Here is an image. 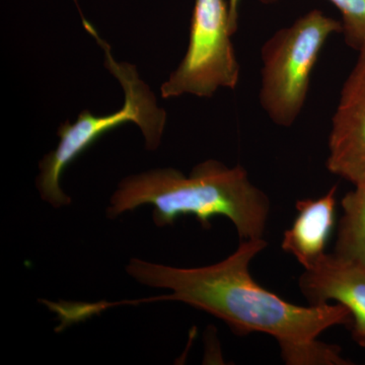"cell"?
Listing matches in <instances>:
<instances>
[{"label": "cell", "instance_id": "4", "mask_svg": "<svg viewBox=\"0 0 365 365\" xmlns=\"http://www.w3.org/2000/svg\"><path fill=\"white\" fill-rule=\"evenodd\" d=\"M342 21L319 9L280 29L262 46V109L280 127H292L304 109L312 72L327 40L342 34Z\"/></svg>", "mask_w": 365, "mask_h": 365}, {"label": "cell", "instance_id": "5", "mask_svg": "<svg viewBox=\"0 0 365 365\" xmlns=\"http://www.w3.org/2000/svg\"><path fill=\"white\" fill-rule=\"evenodd\" d=\"M232 37L225 0H195L188 49L176 71L163 83L162 97L211 98L220 88L235 90L241 67Z\"/></svg>", "mask_w": 365, "mask_h": 365}, {"label": "cell", "instance_id": "8", "mask_svg": "<svg viewBox=\"0 0 365 365\" xmlns=\"http://www.w3.org/2000/svg\"><path fill=\"white\" fill-rule=\"evenodd\" d=\"M333 186L317 199H302L295 203L297 215L283 235L281 248L294 256L304 269L313 267L326 254V247L335 227L336 193Z\"/></svg>", "mask_w": 365, "mask_h": 365}, {"label": "cell", "instance_id": "12", "mask_svg": "<svg viewBox=\"0 0 365 365\" xmlns=\"http://www.w3.org/2000/svg\"><path fill=\"white\" fill-rule=\"evenodd\" d=\"M359 345L361 346L362 348L365 349V342L359 343Z\"/></svg>", "mask_w": 365, "mask_h": 365}, {"label": "cell", "instance_id": "10", "mask_svg": "<svg viewBox=\"0 0 365 365\" xmlns=\"http://www.w3.org/2000/svg\"><path fill=\"white\" fill-rule=\"evenodd\" d=\"M270 4L277 0H259ZM342 16L343 36L346 45L359 52L365 46V0H328Z\"/></svg>", "mask_w": 365, "mask_h": 365}, {"label": "cell", "instance_id": "1", "mask_svg": "<svg viewBox=\"0 0 365 365\" xmlns=\"http://www.w3.org/2000/svg\"><path fill=\"white\" fill-rule=\"evenodd\" d=\"M263 239L241 241L225 260L198 268H178L131 259L126 272L146 287L165 288L163 297L125 300L138 304L158 300L181 302L225 322L239 336L263 333L279 344L280 354L313 342L335 326L350 325L352 316L340 304L297 306L262 287L252 277L250 266L267 248Z\"/></svg>", "mask_w": 365, "mask_h": 365}, {"label": "cell", "instance_id": "6", "mask_svg": "<svg viewBox=\"0 0 365 365\" xmlns=\"http://www.w3.org/2000/svg\"><path fill=\"white\" fill-rule=\"evenodd\" d=\"M328 150L329 172L353 185L365 180V46L341 90Z\"/></svg>", "mask_w": 365, "mask_h": 365}, {"label": "cell", "instance_id": "2", "mask_svg": "<svg viewBox=\"0 0 365 365\" xmlns=\"http://www.w3.org/2000/svg\"><path fill=\"white\" fill-rule=\"evenodd\" d=\"M143 205L153 206V222L160 227L191 215L209 228L213 217L223 216L234 223L241 241L263 239L271 208L269 197L242 165L230 168L215 160L195 165L188 176L165 168L125 178L107 216L116 218Z\"/></svg>", "mask_w": 365, "mask_h": 365}, {"label": "cell", "instance_id": "9", "mask_svg": "<svg viewBox=\"0 0 365 365\" xmlns=\"http://www.w3.org/2000/svg\"><path fill=\"white\" fill-rule=\"evenodd\" d=\"M354 187L341 201L343 215L334 254L365 266V180Z\"/></svg>", "mask_w": 365, "mask_h": 365}, {"label": "cell", "instance_id": "11", "mask_svg": "<svg viewBox=\"0 0 365 365\" xmlns=\"http://www.w3.org/2000/svg\"><path fill=\"white\" fill-rule=\"evenodd\" d=\"M241 0H228V24L230 31L234 36L239 29V6Z\"/></svg>", "mask_w": 365, "mask_h": 365}, {"label": "cell", "instance_id": "3", "mask_svg": "<svg viewBox=\"0 0 365 365\" xmlns=\"http://www.w3.org/2000/svg\"><path fill=\"white\" fill-rule=\"evenodd\" d=\"M78 11L83 28L104 50L105 66L123 88L125 100L123 107L112 114L97 116L88 110H83L74 123L66 122L60 125L57 133L59 143L54 150L50 151L41 160L40 174L36 180L41 198L55 208L71 203V197L66 195L60 186L64 170L100 137L131 122L143 132L146 150H155L162 141L167 123V113L158 107L155 93L139 78L136 67L127 62L116 61L109 44L98 36L95 26L86 20L79 7Z\"/></svg>", "mask_w": 365, "mask_h": 365}, {"label": "cell", "instance_id": "7", "mask_svg": "<svg viewBox=\"0 0 365 365\" xmlns=\"http://www.w3.org/2000/svg\"><path fill=\"white\" fill-rule=\"evenodd\" d=\"M300 292L309 304L336 302L352 316L353 338L365 342V266L325 254L299 279Z\"/></svg>", "mask_w": 365, "mask_h": 365}]
</instances>
